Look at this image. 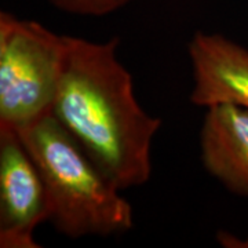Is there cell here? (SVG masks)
I'll return each instance as SVG.
<instances>
[{
    "mask_svg": "<svg viewBox=\"0 0 248 248\" xmlns=\"http://www.w3.org/2000/svg\"><path fill=\"white\" fill-rule=\"evenodd\" d=\"M119 37L90 42L68 36V55L51 115L119 189L145 185L161 119L134 93L133 76L117 57Z\"/></svg>",
    "mask_w": 248,
    "mask_h": 248,
    "instance_id": "6da1fadb",
    "label": "cell"
},
{
    "mask_svg": "<svg viewBox=\"0 0 248 248\" xmlns=\"http://www.w3.org/2000/svg\"><path fill=\"white\" fill-rule=\"evenodd\" d=\"M17 133L45 181L48 222L58 233L80 239L133 229L131 204L51 113Z\"/></svg>",
    "mask_w": 248,
    "mask_h": 248,
    "instance_id": "7a4b0ae2",
    "label": "cell"
},
{
    "mask_svg": "<svg viewBox=\"0 0 248 248\" xmlns=\"http://www.w3.org/2000/svg\"><path fill=\"white\" fill-rule=\"evenodd\" d=\"M68 35L0 13V128L17 131L51 113Z\"/></svg>",
    "mask_w": 248,
    "mask_h": 248,
    "instance_id": "3957f363",
    "label": "cell"
},
{
    "mask_svg": "<svg viewBox=\"0 0 248 248\" xmlns=\"http://www.w3.org/2000/svg\"><path fill=\"white\" fill-rule=\"evenodd\" d=\"M50 219L45 181L17 131L0 128V247L37 248L35 229Z\"/></svg>",
    "mask_w": 248,
    "mask_h": 248,
    "instance_id": "277c9868",
    "label": "cell"
},
{
    "mask_svg": "<svg viewBox=\"0 0 248 248\" xmlns=\"http://www.w3.org/2000/svg\"><path fill=\"white\" fill-rule=\"evenodd\" d=\"M196 107L232 104L248 109V50L219 33L197 32L187 46Z\"/></svg>",
    "mask_w": 248,
    "mask_h": 248,
    "instance_id": "5b68a950",
    "label": "cell"
},
{
    "mask_svg": "<svg viewBox=\"0 0 248 248\" xmlns=\"http://www.w3.org/2000/svg\"><path fill=\"white\" fill-rule=\"evenodd\" d=\"M203 167L228 190L248 197V109L207 108L200 131Z\"/></svg>",
    "mask_w": 248,
    "mask_h": 248,
    "instance_id": "8992f818",
    "label": "cell"
},
{
    "mask_svg": "<svg viewBox=\"0 0 248 248\" xmlns=\"http://www.w3.org/2000/svg\"><path fill=\"white\" fill-rule=\"evenodd\" d=\"M131 0H50L58 10L75 16L104 17L123 9Z\"/></svg>",
    "mask_w": 248,
    "mask_h": 248,
    "instance_id": "52a82bcc",
    "label": "cell"
},
{
    "mask_svg": "<svg viewBox=\"0 0 248 248\" xmlns=\"http://www.w3.org/2000/svg\"><path fill=\"white\" fill-rule=\"evenodd\" d=\"M217 240L218 243L228 248H246L248 247V239L241 240L239 237H236L234 234H232L229 232H218L217 233Z\"/></svg>",
    "mask_w": 248,
    "mask_h": 248,
    "instance_id": "ba28073f",
    "label": "cell"
}]
</instances>
